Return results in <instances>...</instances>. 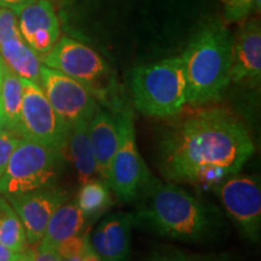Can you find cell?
I'll return each instance as SVG.
<instances>
[{"label": "cell", "instance_id": "obj_16", "mask_svg": "<svg viewBox=\"0 0 261 261\" xmlns=\"http://www.w3.org/2000/svg\"><path fill=\"white\" fill-rule=\"evenodd\" d=\"M89 138L96 161L97 175L108 184L110 165L120 142L117 113L99 108L89 122Z\"/></svg>", "mask_w": 261, "mask_h": 261}, {"label": "cell", "instance_id": "obj_7", "mask_svg": "<svg viewBox=\"0 0 261 261\" xmlns=\"http://www.w3.org/2000/svg\"><path fill=\"white\" fill-rule=\"evenodd\" d=\"M120 142L110 165L108 187L125 202H136L155 177L140 155L136 142L133 114L128 107L119 110Z\"/></svg>", "mask_w": 261, "mask_h": 261}, {"label": "cell", "instance_id": "obj_15", "mask_svg": "<svg viewBox=\"0 0 261 261\" xmlns=\"http://www.w3.org/2000/svg\"><path fill=\"white\" fill-rule=\"evenodd\" d=\"M261 28L257 19H250L240 29L232 42L231 83L260 80Z\"/></svg>", "mask_w": 261, "mask_h": 261}, {"label": "cell", "instance_id": "obj_14", "mask_svg": "<svg viewBox=\"0 0 261 261\" xmlns=\"http://www.w3.org/2000/svg\"><path fill=\"white\" fill-rule=\"evenodd\" d=\"M129 213L116 212L103 218L90 238L91 246L102 261H127L130 250Z\"/></svg>", "mask_w": 261, "mask_h": 261}, {"label": "cell", "instance_id": "obj_20", "mask_svg": "<svg viewBox=\"0 0 261 261\" xmlns=\"http://www.w3.org/2000/svg\"><path fill=\"white\" fill-rule=\"evenodd\" d=\"M0 243L14 253L27 249L25 230L18 215L4 196L0 195Z\"/></svg>", "mask_w": 261, "mask_h": 261}, {"label": "cell", "instance_id": "obj_19", "mask_svg": "<svg viewBox=\"0 0 261 261\" xmlns=\"http://www.w3.org/2000/svg\"><path fill=\"white\" fill-rule=\"evenodd\" d=\"M23 84L15 71L5 65L0 85V113L4 120V128L14 130L18 135L19 116H21Z\"/></svg>", "mask_w": 261, "mask_h": 261}, {"label": "cell", "instance_id": "obj_23", "mask_svg": "<svg viewBox=\"0 0 261 261\" xmlns=\"http://www.w3.org/2000/svg\"><path fill=\"white\" fill-rule=\"evenodd\" d=\"M19 139L21 137L14 130L8 128L0 129V178L4 174L10 156L18 144Z\"/></svg>", "mask_w": 261, "mask_h": 261}, {"label": "cell", "instance_id": "obj_12", "mask_svg": "<svg viewBox=\"0 0 261 261\" xmlns=\"http://www.w3.org/2000/svg\"><path fill=\"white\" fill-rule=\"evenodd\" d=\"M0 56L5 64L25 80L40 85L41 61L24 41L18 28L17 15L0 8Z\"/></svg>", "mask_w": 261, "mask_h": 261}, {"label": "cell", "instance_id": "obj_21", "mask_svg": "<svg viewBox=\"0 0 261 261\" xmlns=\"http://www.w3.org/2000/svg\"><path fill=\"white\" fill-rule=\"evenodd\" d=\"M76 204L85 218L96 217L103 213L112 204L110 188L102 179H90L81 184Z\"/></svg>", "mask_w": 261, "mask_h": 261}, {"label": "cell", "instance_id": "obj_9", "mask_svg": "<svg viewBox=\"0 0 261 261\" xmlns=\"http://www.w3.org/2000/svg\"><path fill=\"white\" fill-rule=\"evenodd\" d=\"M40 86L52 109L68 128L90 121L99 109L96 98L84 85L44 64L40 68Z\"/></svg>", "mask_w": 261, "mask_h": 261}, {"label": "cell", "instance_id": "obj_17", "mask_svg": "<svg viewBox=\"0 0 261 261\" xmlns=\"http://www.w3.org/2000/svg\"><path fill=\"white\" fill-rule=\"evenodd\" d=\"M85 221L86 218L77 207L76 201H65L51 215L44 236L37 247L57 250L65 240L83 232Z\"/></svg>", "mask_w": 261, "mask_h": 261}, {"label": "cell", "instance_id": "obj_13", "mask_svg": "<svg viewBox=\"0 0 261 261\" xmlns=\"http://www.w3.org/2000/svg\"><path fill=\"white\" fill-rule=\"evenodd\" d=\"M17 22L24 41L42 61L61 37L54 4L50 0H34L17 15Z\"/></svg>", "mask_w": 261, "mask_h": 261}, {"label": "cell", "instance_id": "obj_33", "mask_svg": "<svg viewBox=\"0 0 261 261\" xmlns=\"http://www.w3.org/2000/svg\"><path fill=\"white\" fill-rule=\"evenodd\" d=\"M4 128V120H3V116H2V113H0V129Z\"/></svg>", "mask_w": 261, "mask_h": 261}, {"label": "cell", "instance_id": "obj_18", "mask_svg": "<svg viewBox=\"0 0 261 261\" xmlns=\"http://www.w3.org/2000/svg\"><path fill=\"white\" fill-rule=\"evenodd\" d=\"M89 122L83 121L71 126L65 145L69 149L71 161L74 163L81 184L97 174L96 161L89 138Z\"/></svg>", "mask_w": 261, "mask_h": 261}, {"label": "cell", "instance_id": "obj_25", "mask_svg": "<svg viewBox=\"0 0 261 261\" xmlns=\"http://www.w3.org/2000/svg\"><path fill=\"white\" fill-rule=\"evenodd\" d=\"M33 261H61V256L57 250L37 247V249L34 250Z\"/></svg>", "mask_w": 261, "mask_h": 261}, {"label": "cell", "instance_id": "obj_31", "mask_svg": "<svg viewBox=\"0 0 261 261\" xmlns=\"http://www.w3.org/2000/svg\"><path fill=\"white\" fill-rule=\"evenodd\" d=\"M252 6H253V11L260 12L261 0H252Z\"/></svg>", "mask_w": 261, "mask_h": 261}, {"label": "cell", "instance_id": "obj_1", "mask_svg": "<svg viewBox=\"0 0 261 261\" xmlns=\"http://www.w3.org/2000/svg\"><path fill=\"white\" fill-rule=\"evenodd\" d=\"M246 127L224 110H204L172 126L160 144L166 179L184 184H217L237 174L254 154Z\"/></svg>", "mask_w": 261, "mask_h": 261}, {"label": "cell", "instance_id": "obj_5", "mask_svg": "<svg viewBox=\"0 0 261 261\" xmlns=\"http://www.w3.org/2000/svg\"><path fill=\"white\" fill-rule=\"evenodd\" d=\"M130 92L144 115L171 117L187 104V81L181 57L139 65L130 74Z\"/></svg>", "mask_w": 261, "mask_h": 261}, {"label": "cell", "instance_id": "obj_29", "mask_svg": "<svg viewBox=\"0 0 261 261\" xmlns=\"http://www.w3.org/2000/svg\"><path fill=\"white\" fill-rule=\"evenodd\" d=\"M81 261H102L100 260V257L98 256V254L94 252L92 246H91V242L87 244L86 249H85V252L83 254V259Z\"/></svg>", "mask_w": 261, "mask_h": 261}, {"label": "cell", "instance_id": "obj_27", "mask_svg": "<svg viewBox=\"0 0 261 261\" xmlns=\"http://www.w3.org/2000/svg\"><path fill=\"white\" fill-rule=\"evenodd\" d=\"M151 261H205L200 259H192V257L182 255H158Z\"/></svg>", "mask_w": 261, "mask_h": 261}, {"label": "cell", "instance_id": "obj_6", "mask_svg": "<svg viewBox=\"0 0 261 261\" xmlns=\"http://www.w3.org/2000/svg\"><path fill=\"white\" fill-rule=\"evenodd\" d=\"M62 151L21 138L0 178V195L24 194L54 187Z\"/></svg>", "mask_w": 261, "mask_h": 261}, {"label": "cell", "instance_id": "obj_22", "mask_svg": "<svg viewBox=\"0 0 261 261\" xmlns=\"http://www.w3.org/2000/svg\"><path fill=\"white\" fill-rule=\"evenodd\" d=\"M90 243V236L87 233H77L65 240L58 247L57 252L60 254L61 260L69 259V257L83 255L87 244Z\"/></svg>", "mask_w": 261, "mask_h": 261}, {"label": "cell", "instance_id": "obj_28", "mask_svg": "<svg viewBox=\"0 0 261 261\" xmlns=\"http://www.w3.org/2000/svg\"><path fill=\"white\" fill-rule=\"evenodd\" d=\"M18 254L10 250L9 248L0 243V261H14Z\"/></svg>", "mask_w": 261, "mask_h": 261}, {"label": "cell", "instance_id": "obj_2", "mask_svg": "<svg viewBox=\"0 0 261 261\" xmlns=\"http://www.w3.org/2000/svg\"><path fill=\"white\" fill-rule=\"evenodd\" d=\"M133 226L184 242H204L217 237L224 221L220 212L173 182L154 178L140 195Z\"/></svg>", "mask_w": 261, "mask_h": 261}, {"label": "cell", "instance_id": "obj_4", "mask_svg": "<svg viewBox=\"0 0 261 261\" xmlns=\"http://www.w3.org/2000/svg\"><path fill=\"white\" fill-rule=\"evenodd\" d=\"M41 63L84 85L97 102L110 112L116 113L126 107L112 68L98 52L84 42L60 37Z\"/></svg>", "mask_w": 261, "mask_h": 261}, {"label": "cell", "instance_id": "obj_10", "mask_svg": "<svg viewBox=\"0 0 261 261\" xmlns=\"http://www.w3.org/2000/svg\"><path fill=\"white\" fill-rule=\"evenodd\" d=\"M219 197L227 214L248 238L257 241L261 228V188L256 177L242 175L224 179Z\"/></svg>", "mask_w": 261, "mask_h": 261}, {"label": "cell", "instance_id": "obj_8", "mask_svg": "<svg viewBox=\"0 0 261 261\" xmlns=\"http://www.w3.org/2000/svg\"><path fill=\"white\" fill-rule=\"evenodd\" d=\"M23 98L19 116L18 136L62 151L67 148L69 128L52 109L41 86L22 79Z\"/></svg>", "mask_w": 261, "mask_h": 261}, {"label": "cell", "instance_id": "obj_24", "mask_svg": "<svg viewBox=\"0 0 261 261\" xmlns=\"http://www.w3.org/2000/svg\"><path fill=\"white\" fill-rule=\"evenodd\" d=\"M223 3L225 17L230 22L246 18L253 10L252 0H223Z\"/></svg>", "mask_w": 261, "mask_h": 261}, {"label": "cell", "instance_id": "obj_3", "mask_svg": "<svg viewBox=\"0 0 261 261\" xmlns=\"http://www.w3.org/2000/svg\"><path fill=\"white\" fill-rule=\"evenodd\" d=\"M232 42L219 22L207 24L192 38L181 56L187 103L200 106L223 96L231 83Z\"/></svg>", "mask_w": 261, "mask_h": 261}, {"label": "cell", "instance_id": "obj_26", "mask_svg": "<svg viewBox=\"0 0 261 261\" xmlns=\"http://www.w3.org/2000/svg\"><path fill=\"white\" fill-rule=\"evenodd\" d=\"M34 0H0V8L11 10L14 14L18 15L25 6L32 4Z\"/></svg>", "mask_w": 261, "mask_h": 261}, {"label": "cell", "instance_id": "obj_11", "mask_svg": "<svg viewBox=\"0 0 261 261\" xmlns=\"http://www.w3.org/2000/svg\"><path fill=\"white\" fill-rule=\"evenodd\" d=\"M4 197L21 219L28 244L32 246L40 242L51 215L62 203L68 201L67 192L55 187Z\"/></svg>", "mask_w": 261, "mask_h": 261}, {"label": "cell", "instance_id": "obj_30", "mask_svg": "<svg viewBox=\"0 0 261 261\" xmlns=\"http://www.w3.org/2000/svg\"><path fill=\"white\" fill-rule=\"evenodd\" d=\"M33 257H34V250L27 248L24 252L19 253L14 261H33Z\"/></svg>", "mask_w": 261, "mask_h": 261}, {"label": "cell", "instance_id": "obj_32", "mask_svg": "<svg viewBox=\"0 0 261 261\" xmlns=\"http://www.w3.org/2000/svg\"><path fill=\"white\" fill-rule=\"evenodd\" d=\"M5 62L3 61L2 56H0V85H2V79H3V74H4V69H5Z\"/></svg>", "mask_w": 261, "mask_h": 261}]
</instances>
